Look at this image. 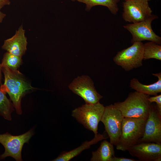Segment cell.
I'll return each mask as SVG.
<instances>
[{
	"label": "cell",
	"instance_id": "6da1fadb",
	"mask_svg": "<svg viewBox=\"0 0 161 161\" xmlns=\"http://www.w3.org/2000/svg\"><path fill=\"white\" fill-rule=\"evenodd\" d=\"M2 71L4 77V82L1 85L0 89L4 93H7L12 101L17 113L21 114V99L26 94L34 90L30 83L23 78L22 74L17 70H11L2 66Z\"/></svg>",
	"mask_w": 161,
	"mask_h": 161
},
{
	"label": "cell",
	"instance_id": "7a4b0ae2",
	"mask_svg": "<svg viewBox=\"0 0 161 161\" xmlns=\"http://www.w3.org/2000/svg\"><path fill=\"white\" fill-rule=\"evenodd\" d=\"M150 95L135 91L130 93L123 102L115 103L114 105L121 112L124 117L147 120L152 103L149 101Z\"/></svg>",
	"mask_w": 161,
	"mask_h": 161
},
{
	"label": "cell",
	"instance_id": "3957f363",
	"mask_svg": "<svg viewBox=\"0 0 161 161\" xmlns=\"http://www.w3.org/2000/svg\"><path fill=\"white\" fill-rule=\"evenodd\" d=\"M146 120L134 118L124 117L121 131L116 149L127 151L130 147L138 143L142 137Z\"/></svg>",
	"mask_w": 161,
	"mask_h": 161
},
{
	"label": "cell",
	"instance_id": "277c9868",
	"mask_svg": "<svg viewBox=\"0 0 161 161\" xmlns=\"http://www.w3.org/2000/svg\"><path fill=\"white\" fill-rule=\"evenodd\" d=\"M104 109L103 105L99 102L94 104H85L73 110L72 116L95 135L98 134V124Z\"/></svg>",
	"mask_w": 161,
	"mask_h": 161
},
{
	"label": "cell",
	"instance_id": "5b68a950",
	"mask_svg": "<svg viewBox=\"0 0 161 161\" xmlns=\"http://www.w3.org/2000/svg\"><path fill=\"white\" fill-rule=\"evenodd\" d=\"M34 134L33 129L17 136L12 135L8 132L0 134V143L5 149L4 153L0 156V160L11 157L17 161H22L21 153L23 146L24 143H29Z\"/></svg>",
	"mask_w": 161,
	"mask_h": 161
},
{
	"label": "cell",
	"instance_id": "8992f818",
	"mask_svg": "<svg viewBox=\"0 0 161 161\" xmlns=\"http://www.w3.org/2000/svg\"><path fill=\"white\" fill-rule=\"evenodd\" d=\"M131 46L117 52L113 60L126 71L141 66L143 60L144 44L134 42Z\"/></svg>",
	"mask_w": 161,
	"mask_h": 161
},
{
	"label": "cell",
	"instance_id": "52a82bcc",
	"mask_svg": "<svg viewBox=\"0 0 161 161\" xmlns=\"http://www.w3.org/2000/svg\"><path fill=\"white\" fill-rule=\"evenodd\" d=\"M124 117L121 112L113 104L105 107L100 121L103 124L110 142L116 145L120 136Z\"/></svg>",
	"mask_w": 161,
	"mask_h": 161
},
{
	"label": "cell",
	"instance_id": "ba28073f",
	"mask_svg": "<svg viewBox=\"0 0 161 161\" xmlns=\"http://www.w3.org/2000/svg\"><path fill=\"white\" fill-rule=\"evenodd\" d=\"M157 18L156 15L152 14L143 21L124 25V28L132 35L131 43L147 40L161 44V37L155 33L151 27L152 21Z\"/></svg>",
	"mask_w": 161,
	"mask_h": 161
},
{
	"label": "cell",
	"instance_id": "9c48e42d",
	"mask_svg": "<svg viewBox=\"0 0 161 161\" xmlns=\"http://www.w3.org/2000/svg\"><path fill=\"white\" fill-rule=\"evenodd\" d=\"M68 87L74 93L81 97L86 104L96 103L103 97L97 91L93 81L87 75L78 77Z\"/></svg>",
	"mask_w": 161,
	"mask_h": 161
},
{
	"label": "cell",
	"instance_id": "30bf717a",
	"mask_svg": "<svg viewBox=\"0 0 161 161\" xmlns=\"http://www.w3.org/2000/svg\"><path fill=\"white\" fill-rule=\"evenodd\" d=\"M150 0H128L123 3L122 17L127 22L135 23L151 16L152 11L149 7Z\"/></svg>",
	"mask_w": 161,
	"mask_h": 161
},
{
	"label": "cell",
	"instance_id": "8fae6325",
	"mask_svg": "<svg viewBox=\"0 0 161 161\" xmlns=\"http://www.w3.org/2000/svg\"><path fill=\"white\" fill-rule=\"evenodd\" d=\"M141 142L161 144V115L158 112L156 105L152 103L143 135L138 142Z\"/></svg>",
	"mask_w": 161,
	"mask_h": 161
},
{
	"label": "cell",
	"instance_id": "7c38bea8",
	"mask_svg": "<svg viewBox=\"0 0 161 161\" xmlns=\"http://www.w3.org/2000/svg\"><path fill=\"white\" fill-rule=\"evenodd\" d=\"M139 161H161V144L153 142H138L127 150Z\"/></svg>",
	"mask_w": 161,
	"mask_h": 161
},
{
	"label": "cell",
	"instance_id": "4fadbf2b",
	"mask_svg": "<svg viewBox=\"0 0 161 161\" xmlns=\"http://www.w3.org/2000/svg\"><path fill=\"white\" fill-rule=\"evenodd\" d=\"M25 32L23 26H20L13 36L4 40L2 49L15 55L22 57L25 53L27 44Z\"/></svg>",
	"mask_w": 161,
	"mask_h": 161
},
{
	"label": "cell",
	"instance_id": "5bb4252c",
	"mask_svg": "<svg viewBox=\"0 0 161 161\" xmlns=\"http://www.w3.org/2000/svg\"><path fill=\"white\" fill-rule=\"evenodd\" d=\"M152 75L157 77L158 80L153 83L146 85L142 84L139 80L133 78L131 80L130 87L136 91L148 95L156 96L161 92V72L153 73Z\"/></svg>",
	"mask_w": 161,
	"mask_h": 161
},
{
	"label": "cell",
	"instance_id": "9a60e30c",
	"mask_svg": "<svg viewBox=\"0 0 161 161\" xmlns=\"http://www.w3.org/2000/svg\"><path fill=\"white\" fill-rule=\"evenodd\" d=\"M107 138L103 134H97L90 141H86L78 147L69 151H64L52 161H69L80 154L84 150L89 148L91 146Z\"/></svg>",
	"mask_w": 161,
	"mask_h": 161
},
{
	"label": "cell",
	"instance_id": "2e32d148",
	"mask_svg": "<svg viewBox=\"0 0 161 161\" xmlns=\"http://www.w3.org/2000/svg\"><path fill=\"white\" fill-rule=\"evenodd\" d=\"M115 156L113 145L106 140L102 141L100 147L92 152L91 161H111Z\"/></svg>",
	"mask_w": 161,
	"mask_h": 161
},
{
	"label": "cell",
	"instance_id": "e0dca14e",
	"mask_svg": "<svg viewBox=\"0 0 161 161\" xmlns=\"http://www.w3.org/2000/svg\"><path fill=\"white\" fill-rule=\"evenodd\" d=\"M72 1H77L86 4V10L89 11L91 8L97 5H101L107 7L111 12L116 15L118 10L117 3L119 0H71Z\"/></svg>",
	"mask_w": 161,
	"mask_h": 161
},
{
	"label": "cell",
	"instance_id": "ac0fdd59",
	"mask_svg": "<svg viewBox=\"0 0 161 161\" xmlns=\"http://www.w3.org/2000/svg\"><path fill=\"white\" fill-rule=\"evenodd\" d=\"M151 58L161 60V46L150 41L144 44L143 60Z\"/></svg>",
	"mask_w": 161,
	"mask_h": 161
},
{
	"label": "cell",
	"instance_id": "d6986e66",
	"mask_svg": "<svg viewBox=\"0 0 161 161\" xmlns=\"http://www.w3.org/2000/svg\"><path fill=\"white\" fill-rule=\"evenodd\" d=\"M0 89V115L8 120L12 119L11 113L14 110L13 105Z\"/></svg>",
	"mask_w": 161,
	"mask_h": 161
},
{
	"label": "cell",
	"instance_id": "ffe728a7",
	"mask_svg": "<svg viewBox=\"0 0 161 161\" xmlns=\"http://www.w3.org/2000/svg\"><path fill=\"white\" fill-rule=\"evenodd\" d=\"M22 62L21 57L15 55L8 52L4 54L1 63L2 66L13 70H17Z\"/></svg>",
	"mask_w": 161,
	"mask_h": 161
},
{
	"label": "cell",
	"instance_id": "44dd1931",
	"mask_svg": "<svg viewBox=\"0 0 161 161\" xmlns=\"http://www.w3.org/2000/svg\"><path fill=\"white\" fill-rule=\"evenodd\" d=\"M148 100L151 103H156L157 110L159 114L161 115V95L150 97Z\"/></svg>",
	"mask_w": 161,
	"mask_h": 161
},
{
	"label": "cell",
	"instance_id": "7402d4cb",
	"mask_svg": "<svg viewBox=\"0 0 161 161\" xmlns=\"http://www.w3.org/2000/svg\"><path fill=\"white\" fill-rule=\"evenodd\" d=\"M134 159L124 157H117L115 156L112 159L111 161H137Z\"/></svg>",
	"mask_w": 161,
	"mask_h": 161
},
{
	"label": "cell",
	"instance_id": "603a6c76",
	"mask_svg": "<svg viewBox=\"0 0 161 161\" xmlns=\"http://www.w3.org/2000/svg\"><path fill=\"white\" fill-rule=\"evenodd\" d=\"M10 3L9 0H0V10L4 6L10 5Z\"/></svg>",
	"mask_w": 161,
	"mask_h": 161
},
{
	"label": "cell",
	"instance_id": "cb8c5ba5",
	"mask_svg": "<svg viewBox=\"0 0 161 161\" xmlns=\"http://www.w3.org/2000/svg\"><path fill=\"white\" fill-rule=\"evenodd\" d=\"M6 16V14L2 12L0 10V23L2 22Z\"/></svg>",
	"mask_w": 161,
	"mask_h": 161
},
{
	"label": "cell",
	"instance_id": "d4e9b609",
	"mask_svg": "<svg viewBox=\"0 0 161 161\" xmlns=\"http://www.w3.org/2000/svg\"><path fill=\"white\" fill-rule=\"evenodd\" d=\"M2 65L1 64H0V84H2V75L1 72L2 71Z\"/></svg>",
	"mask_w": 161,
	"mask_h": 161
},
{
	"label": "cell",
	"instance_id": "484cf974",
	"mask_svg": "<svg viewBox=\"0 0 161 161\" xmlns=\"http://www.w3.org/2000/svg\"><path fill=\"white\" fill-rule=\"evenodd\" d=\"M124 0L125 1L128 0Z\"/></svg>",
	"mask_w": 161,
	"mask_h": 161
}]
</instances>
